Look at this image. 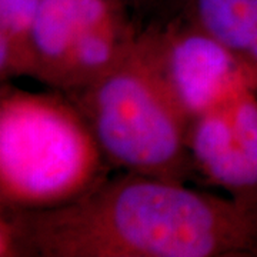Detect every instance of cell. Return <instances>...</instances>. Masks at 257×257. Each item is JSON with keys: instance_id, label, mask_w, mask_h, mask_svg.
I'll use <instances>...</instances> for the list:
<instances>
[{"instance_id": "7a4b0ae2", "label": "cell", "mask_w": 257, "mask_h": 257, "mask_svg": "<svg viewBox=\"0 0 257 257\" xmlns=\"http://www.w3.org/2000/svg\"><path fill=\"white\" fill-rule=\"evenodd\" d=\"M104 162L89 123L64 93L2 87V209L63 206L104 179Z\"/></svg>"}, {"instance_id": "8992f818", "label": "cell", "mask_w": 257, "mask_h": 257, "mask_svg": "<svg viewBox=\"0 0 257 257\" xmlns=\"http://www.w3.org/2000/svg\"><path fill=\"white\" fill-rule=\"evenodd\" d=\"M90 0H42L32 35L33 77L62 90Z\"/></svg>"}, {"instance_id": "3957f363", "label": "cell", "mask_w": 257, "mask_h": 257, "mask_svg": "<svg viewBox=\"0 0 257 257\" xmlns=\"http://www.w3.org/2000/svg\"><path fill=\"white\" fill-rule=\"evenodd\" d=\"M64 94L82 111L107 163L180 183L196 170L190 119L139 36L107 73Z\"/></svg>"}, {"instance_id": "9c48e42d", "label": "cell", "mask_w": 257, "mask_h": 257, "mask_svg": "<svg viewBox=\"0 0 257 257\" xmlns=\"http://www.w3.org/2000/svg\"><path fill=\"white\" fill-rule=\"evenodd\" d=\"M152 0H135V5H143V3H149Z\"/></svg>"}, {"instance_id": "6da1fadb", "label": "cell", "mask_w": 257, "mask_h": 257, "mask_svg": "<svg viewBox=\"0 0 257 257\" xmlns=\"http://www.w3.org/2000/svg\"><path fill=\"white\" fill-rule=\"evenodd\" d=\"M0 256L257 257V202L127 172L59 207L2 209Z\"/></svg>"}, {"instance_id": "5b68a950", "label": "cell", "mask_w": 257, "mask_h": 257, "mask_svg": "<svg viewBox=\"0 0 257 257\" xmlns=\"http://www.w3.org/2000/svg\"><path fill=\"white\" fill-rule=\"evenodd\" d=\"M229 94L219 106L190 121L189 146L193 163L209 182L231 197L257 202V143L231 119L227 109Z\"/></svg>"}, {"instance_id": "52a82bcc", "label": "cell", "mask_w": 257, "mask_h": 257, "mask_svg": "<svg viewBox=\"0 0 257 257\" xmlns=\"http://www.w3.org/2000/svg\"><path fill=\"white\" fill-rule=\"evenodd\" d=\"M176 15L229 49L257 86V0H176Z\"/></svg>"}, {"instance_id": "277c9868", "label": "cell", "mask_w": 257, "mask_h": 257, "mask_svg": "<svg viewBox=\"0 0 257 257\" xmlns=\"http://www.w3.org/2000/svg\"><path fill=\"white\" fill-rule=\"evenodd\" d=\"M139 42L190 121L219 106L247 72L229 49L177 15L140 32Z\"/></svg>"}, {"instance_id": "ba28073f", "label": "cell", "mask_w": 257, "mask_h": 257, "mask_svg": "<svg viewBox=\"0 0 257 257\" xmlns=\"http://www.w3.org/2000/svg\"><path fill=\"white\" fill-rule=\"evenodd\" d=\"M42 0H0V77H33L32 35Z\"/></svg>"}, {"instance_id": "30bf717a", "label": "cell", "mask_w": 257, "mask_h": 257, "mask_svg": "<svg viewBox=\"0 0 257 257\" xmlns=\"http://www.w3.org/2000/svg\"><path fill=\"white\" fill-rule=\"evenodd\" d=\"M126 3H135V0H124Z\"/></svg>"}]
</instances>
